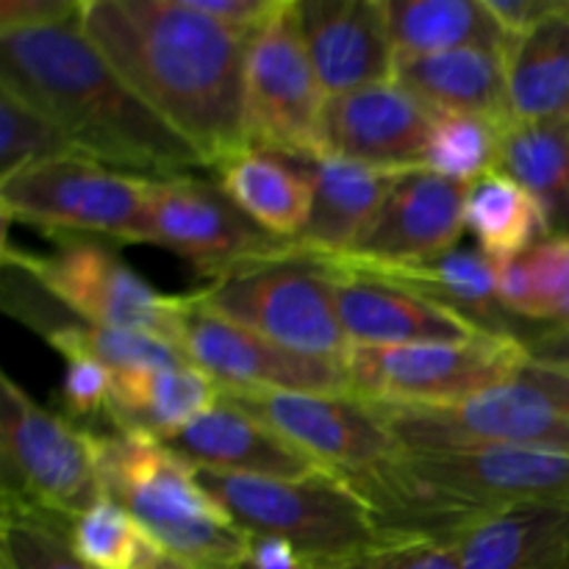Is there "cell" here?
Wrapping results in <instances>:
<instances>
[{"label":"cell","mask_w":569,"mask_h":569,"mask_svg":"<svg viewBox=\"0 0 569 569\" xmlns=\"http://www.w3.org/2000/svg\"><path fill=\"white\" fill-rule=\"evenodd\" d=\"M81 26L209 170L250 148L248 37L200 14L189 0H83Z\"/></svg>","instance_id":"cell-1"},{"label":"cell","mask_w":569,"mask_h":569,"mask_svg":"<svg viewBox=\"0 0 569 569\" xmlns=\"http://www.w3.org/2000/svg\"><path fill=\"white\" fill-rule=\"evenodd\" d=\"M0 83L44 111L81 156L100 164L139 178L209 170L203 156L94 48L81 11L53 26L0 33Z\"/></svg>","instance_id":"cell-2"},{"label":"cell","mask_w":569,"mask_h":569,"mask_svg":"<svg viewBox=\"0 0 569 569\" xmlns=\"http://www.w3.org/2000/svg\"><path fill=\"white\" fill-rule=\"evenodd\" d=\"M103 492L144 537L200 569H244L248 531L200 487L194 467L148 433H94Z\"/></svg>","instance_id":"cell-3"},{"label":"cell","mask_w":569,"mask_h":569,"mask_svg":"<svg viewBox=\"0 0 569 569\" xmlns=\"http://www.w3.org/2000/svg\"><path fill=\"white\" fill-rule=\"evenodd\" d=\"M0 489L3 515L70 526L106 498L94 431L39 406L11 376H0Z\"/></svg>","instance_id":"cell-4"},{"label":"cell","mask_w":569,"mask_h":569,"mask_svg":"<svg viewBox=\"0 0 569 569\" xmlns=\"http://www.w3.org/2000/svg\"><path fill=\"white\" fill-rule=\"evenodd\" d=\"M194 476L242 531L283 539L311 569L348 559L387 537L376 509L333 472L287 481L194 467Z\"/></svg>","instance_id":"cell-5"},{"label":"cell","mask_w":569,"mask_h":569,"mask_svg":"<svg viewBox=\"0 0 569 569\" xmlns=\"http://www.w3.org/2000/svg\"><path fill=\"white\" fill-rule=\"evenodd\" d=\"M370 406L406 450L522 448L569 456V376L537 361L515 381L459 403Z\"/></svg>","instance_id":"cell-6"},{"label":"cell","mask_w":569,"mask_h":569,"mask_svg":"<svg viewBox=\"0 0 569 569\" xmlns=\"http://www.w3.org/2000/svg\"><path fill=\"white\" fill-rule=\"evenodd\" d=\"M189 295L203 309L298 353L345 365L353 348L339 322L326 267L292 244L209 278Z\"/></svg>","instance_id":"cell-7"},{"label":"cell","mask_w":569,"mask_h":569,"mask_svg":"<svg viewBox=\"0 0 569 569\" xmlns=\"http://www.w3.org/2000/svg\"><path fill=\"white\" fill-rule=\"evenodd\" d=\"M148 181L72 156L3 178L0 209L6 222H31L50 237L148 244Z\"/></svg>","instance_id":"cell-8"},{"label":"cell","mask_w":569,"mask_h":569,"mask_svg":"<svg viewBox=\"0 0 569 569\" xmlns=\"http://www.w3.org/2000/svg\"><path fill=\"white\" fill-rule=\"evenodd\" d=\"M531 361L522 339L353 345L345 359L356 398L387 406H448L515 381Z\"/></svg>","instance_id":"cell-9"},{"label":"cell","mask_w":569,"mask_h":569,"mask_svg":"<svg viewBox=\"0 0 569 569\" xmlns=\"http://www.w3.org/2000/svg\"><path fill=\"white\" fill-rule=\"evenodd\" d=\"M59 248L31 256L6 242L3 253L20 261L67 311L98 326L153 333L178 348L187 295H164L144 281L111 244L89 237H53Z\"/></svg>","instance_id":"cell-10"},{"label":"cell","mask_w":569,"mask_h":569,"mask_svg":"<svg viewBox=\"0 0 569 569\" xmlns=\"http://www.w3.org/2000/svg\"><path fill=\"white\" fill-rule=\"evenodd\" d=\"M326 100L300 33L295 0H283L248 39L244 114L250 148L309 159L322 156Z\"/></svg>","instance_id":"cell-11"},{"label":"cell","mask_w":569,"mask_h":569,"mask_svg":"<svg viewBox=\"0 0 569 569\" xmlns=\"http://www.w3.org/2000/svg\"><path fill=\"white\" fill-rule=\"evenodd\" d=\"M148 244L170 250L206 278H217L283 253L289 239L256 226L217 181L181 176L148 181Z\"/></svg>","instance_id":"cell-12"},{"label":"cell","mask_w":569,"mask_h":569,"mask_svg":"<svg viewBox=\"0 0 569 569\" xmlns=\"http://www.w3.org/2000/svg\"><path fill=\"white\" fill-rule=\"evenodd\" d=\"M406 470L448 515L511 503H567L569 456L522 448L406 450Z\"/></svg>","instance_id":"cell-13"},{"label":"cell","mask_w":569,"mask_h":569,"mask_svg":"<svg viewBox=\"0 0 569 569\" xmlns=\"http://www.w3.org/2000/svg\"><path fill=\"white\" fill-rule=\"evenodd\" d=\"M178 348L187 356L189 365L214 378L220 389L353 395V383L345 365L270 342L203 309L192 295H187Z\"/></svg>","instance_id":"cell-14"},{"label":"cell","mask_w":569,"mask_h":569,"mask_svg":"<svg viewBox=\"0 0 569 569\" xmlns=\"http://www.w3.org/2000/svg\"><path fill=\"white\" fill-rule=\"evenodd\" d=\"M433 120L437 111L398 81L337 94L322 111V156L381 170H417L426 164Z\"/></svg>","instance_id":"cell-15"},{"label":"cell","mask_w":569,"mask_h":569,"mask_svg":"<svg viewBox=\"0 0 569 569\" xmlns=\"http://www.w3.org/2000/svg\"><path fill=\"white\" fill-rule=\"evenodd\" d=\"M320 264L350 276L376 278L409 289L431 303L465 315L495 337L526 339V326L503 306L498 292V264L478 248H453L420 261H372L361 256H311Z\"/></svg>","instance_id":"cell-16"},{"label":"cell","mask_w":569,"mask_h":569,"mask_svg":"<svg viewBox=\"0 0 569 569\" xmlns=\"http://www.w3.org/2000/svg\"><path fill=\"white\" fill-rule=\"evenodd\" d=\"M295 11L326 98L395 81L383 0H295Z\"/></svg>","instance_id":"cell-17"},{"label":"cell","mask_w":569,"mask_h":569,"mask_svg":"<svg viewBox=\"0 0 569 569\" xmlns=\"http://www.w3.org/2000/svg\"><path fill=\"white\" fill-rule=\"evenodd\" d=\"M326 272L339 322L353 345L470 342L487 337V331L465 315L431 303L409 289L350 276L333 267H326Z\"/></svg>","instance_id":"cell-18"},{"label":"cell","mask_w":569,"mask_h":569,"mask_svg":"<svg viewBox=\"0 0 569 569\" xmlns=\"http://www.w3.org/2000/svg\"><path fill=\"white\" fill-rule=\"evenodd\" d=\"M470 183L417 167L395 183L376 226L353 256L372 261H420L459 248Z\"/></svg>","instance_id":"cell-19"},{"label":"cell","mask_w":569,"mask_h":569,"mask_svg":"<svg viewBox=\"0 0 569 569\" xmlns=\"http://www.w3.org/2000/svg\"><path fill=\"white\" fill-rule=\"evenodd\" d=\"M459 569H569V506L511 503L483 509L453 531Z\"/></svg>","instance_id":"cell-20"},{"label":"cell","mask_w":569,"mask_h":569,"mask_svg":"<svg viewBox=\"0 0 569 569\" xmlns=\"http://www.w3.org/2000/svg\"><path fill=\"white\" fill-rule=\"evenodd\" d=\"M161 442L200 470L287 478V481L328 472L311 456L287 442L281 433L267 428L256 417L222 403V400L214 409L200 415L198 420H192L187 428L161 439Z\"/></svg>","instance_id":"cell-21"},{"label":"cell","mask_w":569,"mask_h":569,"mask_svg":"<svg viewBox=\"0 0 569 569\" xmlns=\"http://www.w3.org/2000/svg\"><path fill=\"white\" fill-rule=\"evenodd\" d=\"M306 161L315 200L303 233L289 244L306 256L353 253L372 231L406 170H381L337 156H315Z\"/></svg>","instance_id":"cell-22"},{"label":"cell","mask_w":569,"mask_h":569,"mask_svg":"<svg viewBox=\"0 0 569 569\" xmlns=\"http://www.w3.org/2000/svg\"><path fill=\"white\" fill-rule=\"evenodd\" d=\"M506 48H459L428 56H395V81L437 114H478L517 122Z\"/></svg>","instance_id":"cell-23"},{"label":"cell","mask_w":569,"mask_h":569,"mask_svg":"<svg viewBox=\"0 0 569 569\" xmlns=\"http://www.w3.org/2000/svg\"><path fill=\"white\" fill-rule=\"evenodd\" d=\"M306 159L248 148L217 167V183L256 226L292 242L303 233L315 200Z\"/></svg>","instance_id":"cell-24"},{"label":"cell","mask_w":569,"mask_h":569,"mask_svg":"<svg viewBox=\"0 0 569 569\" xmlns=\"http://www.w3.org/2000/svg\"><path fill=\"white\" fill-rule=\"evenodd\" d=\"M220 403V387L194 365L111 376L109 422L114 431L167 439Z\"/></svg>","instance_id":"cell-25"},{"label":"cell","mask_w":569,"mask_h":569,"mask_svg":"<svg viewBox=\"0 0 569 569\" xmlns=\"http://www.w3.org/2000/svg\"><path fill=\"white\" fill-rule=\"evenodd\" d=\"M509 87L520 122L567 120L569 114V3L556 17L509 42Z\"/></svg>","instance_id":"cell-26"},{"label":"cell","mask_w":569,"mask_h":569,"mask_svg":"<svg viewBox=\"0 0 569 569\" xmlns=\"http://www.w3.org/2000/svg\"><path fill=\"white\" fill-rule=\"evenodd\" d=\"M383 9L395 56L509 44L483 0H383Z\"/></svg>","instance_id":"cell-27"},{"label":"cell","mask_w":569,"mask_h":569,"mask_svg":"<svg viewBox=\"0 0 569 569\" xmlns=\"http://www.w3.org/2000/svg\"><path fill=\"white\" fill-rule=\"evenodd\" d=\"M500 170L531 192L550 237H569V126L567 120L511 122Z\"/></svg>","instance_id":"cell-28"},{"label":"cell","mask_w":569,"mask_h":569,"mask_svg":"<svg viewBox=\"0 0 569 569\" xmlns=\"http://www.w3.org/2000/svg\"><path fill=\"white\" fill-rule=\"evenodd\" d=\"M465 222L478 239V250L495 264H506L550 239L537 200L503 170H492L470 183Z\"/></svg>","instance_id":"cell-29"},{"label":"cell","mask_w":569,"mask_h":569,"mask_svg":"<svg viewBox=\"0 0 569 569\" xmlns=\"http://www.w3.org/2000/svg\"><path fill=\"white\" fill-rule=\"evenodd\" d=\"M42 337L64 359H92L103 365L111 376L114 372L187 365V356L181 353V348H176L167 339L142 331H126V328L98 326V322L81 320L67 309Z\"/></svg>","instance_id":"cell-30"},{"label":"cell","mask_w":569,"mask_h":569,"mask_svg":"<svg viewBox=\"0 0 569 569\" xmlns=\"http://www.w3.org/2000/svg\"><path fill=\"white\" fill-rule=\"evenodd\" d=\"M509 126L489 117L456 114L445 111L437 114L426 153V170L450 178L459 183H472L487 172L500 170L503 156V137Z\"/></svg>","instance_id":"cell-31"},{"label":"cell","mask_w":569,"mask_h":569,"mask_svg":"<svg viewBox=\"0 0 569 569\" xmlns=\"http://www.w3.org/2000/svg\"><path fill=\"white\" fill-rule=\"evenodd\" d=\"M72 156H81L72 139L44 111L0 83V181L26 167Z\"/></svg>","instance_id":"cell-32"},{"label":"cell","mask_w":569,"mask_h":569,"mask_svg":"<svg viewBox=\"0 0 569 569\" xmlns=\"http://www.w3.org/2000/svg\"><path fill=\"white\" fill-rule=\"evenodd\" d=\"M70 545L94 569H133L144 548V531L109 495L70 526Z\"/></svg>","instance_id":"cell-33"},{"label":"cell","mask_w":569,"mask_h":569,"mask_svg":"<svg viewBox=\"0 0 569 569\" xmlns=\"http://www.w3.org/2000/svg\"><path fill=\"white\" fill-rule=\"evenodd\" d=\"M3 515V511H0ZM0 561L11 569H94L72 550L64 528L26 515H3Z\"/></svg>","instance_id":"cell-34"},{"label":"cell","mask_w":569,"mask_h":569,"mask_svg":"<svg viewBox=\"0 0 569 569\" xmlns=\"http://www.w3.org/2000/svg\"><path fill=\"white\" fill-rule=\"evenodd\" d=\"M317 569H459V556L448 537L387 533L370 548Z\"/></svg>","instance_id":"cell-35"},{"label":"cell","mask_w":569,"mask_h":569,"mask_svg":"<svg viewBox=\"0 0 569 569\" xmlns=\"http://www.w3.org/2000/svg\"><path fill=\"white\" fill-rule=\"evenodd\" d=\"M111 403V372L92 359H67L59 383V406L72 422H89L106 417Z\"/></svg>","instance_id":"cell-36"},{"label":"cell","mask_w":569,"mask_h":569,"mask_svg":"<svg viewBox=\"0 0 569 569\" xmlns=\"http://www.w3.org/2000/svg\"><path fill=\"white\" fill-rule=\"evenodd\" d=\"M200 14L211 17L220 26L253 37L272 14L283 6V0H189Z\"/></svg>","instance_id":"cell-37"},{"label":"cell","mask_w":569,"mask_h":569,"mask_svg":"<svg viewBox=\"0 0 569 569\" xmlns=\"http://www.w3.org/2000/svg\"><path fill=\"white\" fill-rule=\"evenodd\" d=\"M506 39H520L559 14L569 0H483Z\"/></svg>","instance_id":"cell-38"},{"label":"cell","mask_w":569,"mask_h":569,"mask_svg":"<svg viewBox=\"0 0 569 569\" xmlns=\"http://www.w3.org/2000/svg\"><path fill=\"white\" fill-rule=\"evenodd\" d=\"M81 6L83 0H0V33L70 20Z\"/></svg>","instance_id":"cell-39"},{"label":"cell","mask_w":569,"mask_h":569,"mask_svg":"<svg viewBox=\"0 0 569 569\" xmlns=\"http://www.w3.org/2000/svg\"><path fill=\"white\" fill-rule=\"evenodd\" d=\"M248 561L244 569H311L303 561V556L289 542L267 533H248Z\"/></svg>","instance_id":"cell-40"},{"label":"cell","mask_w":569,"mask_h":569,"mask_svg":"<svg viewBox=\"0 0 569 569\" xmlns=\"http://www.w3.org/2000/svg\"><path fill=\"white\" fill-rule=\"evenodd\" d=\"M522 342L531 361L569 376V328H545V331L528 333Z\"/></svg>","instance_id":"cell-41"},{"label":"cell","mask_w":569,"mask_h":569,"mask_svg":"<svg viewBox=\"0 0 569 569\" xmlns=\"http://www.w3.org/2000/svg\"><path fill=\"white\" fill-rule=\"evenodd\" d=\"M133 569H200V567H194L192 561L181 559V556L170 553V550H164L161 545H156L153 539L148 537L144 539V548L142 553H139Z\"/></svg>","instance_id":"cell-42"},{"label":"cell","mask_w":569,"mask_h":569,"mask_svg":"<svg viewBox=\"0 0 569 569\" xmlns=\"http://www.w3.org/2000/svg\"><path fill=\"white\" fill-rule=\"evenodd\" d=\"M0 569H11L9 565H6V561H0Z\"/></svg>","instance_id":"cell-43"},{"label":"cell","mask_w":569,"mask_h":569,"mask_svg":"<svg viewBox=\"0 0 569 569\" xmlns=\"http://www.w3.org/2000/svg\"><path fill=\"white\" fill-rule=\"evenodd\" d=\"M567 126H569V114H567Z\"/></svg>","instance_id":"cell-44"}]
</instances>
